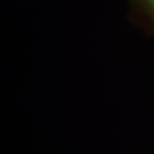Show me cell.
Returning a JSON list of instances; mask_svg holds the SVG:
<instances>
[{
	"instance_id": "6da1fadb",
	"label": "cell",
	"mask_w": 154,
	"mask_h": 154,
	"mask_svg": "<svg viewBox=\"0 0 154 154\" xmlns=\"http://www.w3.org/2000/svg\"><path fill=\"white\" fill-rule=\"evenodd\" d=\"M134 11L154 32V0H130Z\"/></svg>"
}]
</instances>
